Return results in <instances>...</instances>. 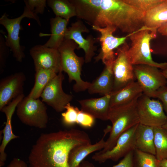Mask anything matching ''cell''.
<instances>
[{"label": "cell", "mask_w": 167, "mask_h": 167, "mask_svg": "<svg viewBox=\"0 0 167 167\" xmlns=\"http://www.w3.org/2000/svg\"><path fill=\"white\" fill-rule=\"evenodd\" d=\"M78 18L92 26L115 27L130 34L144 26L145 13L124 0H71Z\"/></svg>", "instance_id": "obj_1"}, {"label": "cell", "mask_w": 167, "mask_h": 167, "mask_svg": "<svg viewBox=\"0 0 167 167\" xmlns=\"http://www.w3.org/2000/svg\"><path fill=\"white\" fill-rule=\"evenodd\" d=\"M91 143L85 131L75 129L41 134L33 145L28 160L30 167H70L69 155L75 147ZM78 167H81V165Z\"/></svg>", "instance_id": "obj_2"}, {"label": "cell", "mask_w": 167, "mask_h": 167, "mask_svg": "<svg viewBox=\"0 0 167 167\" xmlns=\"http://www.w3.org/2000/svg\"><path fill=\"white\" fill-rule=\"evenodd\" d=\"M139 97L127 103L110 108L108 120L110 121L112 126L105 147L100 151L105 152L112 149L120 135L139 123L137 109Z\"/></svg>", "instance_id": "obj_3"}, {"label": "cell", "mask_w": 167, "mask_h": 167, "mask_svg": "<svg viewBox=\"0 0 167 167\" xmlns=\"http://www.w3.org/2000/svg\"><path fill=\"white\" fill-rule=\"evenodd\" d=\"M157 31L156 28H148L144 26L130 36L131 44L128 50V55L133 65H148L162 70L167 67V62H155L152 56L150 41L156 38Z\"/></svg>", "instance_id": "obj_4"}, {"label": "cell", "mask_w": 167, "mask_h": 167, "mask_svg": "<svg viewBox=\"0 0 167 167\" xmlns=\"http://www.w3.org/2000/svg\"><path fill=\"white\" fill-rule=\"evenodd\" d=\"M78 47L74 41L65 39L58 49L60 55L62 71L67 74L69 82L75 81L73 90L76 92L88 90L91 84L81 78L82 67L85 61L84 58L75 54V50Z\"/></svg>", "instance_id": "obj_5"}, {"label": "cell", "mask_w": 167, "mask_h": 167, "mask_svg": "<svg viewBox=\"0 0 167 167\" xmlns=\"http://www.w3.org/2000/svg\"><path fill=\"white\" fill-rule=\"evenodd\" d=\"M24 18L33 19L36 20L39 25L41 26L37 15L32 13L26 6L24 7L23 13L19 17L10 19L5 13L0 18V24L5 27L7 32V36L5 39L6 45L12 52L13 57L19 62H22L25 56L23 47L20 44L19 36L20 23Z\"/></svg>", "instance_id": "obj_6"}, {"label": "cell", "mask_w": 167, "mask_h": 167, "mask_svg": "<svg viewBox=\"0 0 167 167\" xmlns=\"http://www.w3.org/2000/svg\"><path fill=\"white\" fill-rule=\"evenodd\" d=\"M16 109L17 115L23 124L40 129L46 127L49 119L47 107L39 99L24 97Z\"/></svg>", "instance_id": "obj_7"}, {"label": "cell", "mask_w": 167, "mask_h": 167, "mask_svg": "<svg viewBox=\"0 0 167 167\" xmlns=\"http://www.w3.org/2000/svg\"><path fill=\"white\" fill-rule=\"evenodd\" d=\"M137 109L139 123L153 127H162L167 122L161 102L143 93L138 99Z\"/></svg>", "instance_id": "obj_8"}, {"label": "cell", "mask_w": 167, "mask_h": 167, "mask_svg": "<svg viewBox=\"0 0 167 167\" xmlns=\"http://www.w3.org/2000/svg\"><path fill=\"white\" fill-rule=\"evenodd\" d=\"M129 46L126 42L118 48L117 57L113 65V85L111 94L123 88L135 79L132 64L128 55Z\"/></svg>", "instance_id": "obj_9"}, {"label": "cell", "mask_w": 167, "mask_h": 167, "mask_svg": "<svg viewBox=\"0 0 167 167\" xmlns=\"http://www.w3.org/2000/svg\"><path fill=\"white\" fill-rule=\"evenodd\" d=\"M133 67L136 81L146 95L155 98L156 91L166 85L167 81L158 68L146 65H133Z\"/></svg>", "instance_id": "obj_10"}, {"label": "cell", "mask_w": 167, "mask_h": 167, "mask_svg": "<svg viewBox=\"0 0 167 167\" xmlns=\"http://www.w3.org/2000/svg\"><path fill=\"white\" fill-rule=\"evenodd\" d=\"M92 28L101 34L98 39L101 43V49L99 54L95 57V61H98L101 60L105 65L113 64L115 58L114 49L126 42L127 38L133 32L125 36L118 37L113 35V33L117 29L114 26H108L102 28L92 26Z\"/></svg>", "instance_id": "obj_11"}, {"label": "cell", "mask_w": 167, "mask_h": 167, "mask_svg": "<svg viewBox=\"0 0 167 167\" xmlns=\"http://www.w3.org/2000/svg\"><path fill=\"white\" fill-rule=\"evenodd\" d=\"M64 78L62 71L58 73L45 87L40 96L43 102L58 112L65 110V107L73 98L72 95L66 93L62 89Z\"/></svg>", "instance_id": "obj_12"}, {"label": "cell", "mask_w": 167, "mask_h": 167, "mask_svg": "<svg viewBox=\"0 0 167 167\" xmlns=\"http://www.w3.org/2000/svg\"><path fill=\"white\" fill-rule=\"evenodd\" d=\"M138 124L120 135L112 149L105 152L99 151L93 155L92 159L99 163H104L108 160L117 161L131 152L134 151L135 149V135Z\"/></svg>", "instance_id": "obj_13"}, {"label": "cell", "mask_w": 167, "mask_h": 167, "mask_svg": "<svg viewBox=\"0 0 167 167\" xmlns=\"http://www.w3.org/2000/svg\"><path fill=\"white\" fill-rule=\"evenodd\" d=\"M89 32V30L81 20H79L71 24V26L67 28L65 39L72 40L78 45V49H82L85 53L84 61L86 63L91 62L95 55L96 47L95 45L96 39L91 35L85 39L82 33Z\"/></svg>", "instance_id": "obj_14"}, {"label": "cell", "mask_w": 167, "mask_h": 167, "mask_svg": "<svg viewBox=\"0 0 167 167\" xmlns=\"http://www.w3.org/2000/svg\"><path fill=\"white\" fill-rule=\"evenodd\" d=\"M30 54L33 60L35 71L43 69L52 70L57 73L62 72L58 49L39 45L30 49Z\"/></svg>", "instance_id": "obj_15"}, {"label": "cell", "mask_w": 167, "mask_h": 167, "mask_svg": "<svg viewBox=\"0 0 167 167\" xmlns=\"http://www.w3.org/2000/svg\"><path fill=\"white\" fill-rule=\"evenodd\" d=\"M26 78L22 72L12 74L0 81V110L13 99L24 93Z\"/></svg>", "instance_id": "obj_16"}, {"label": "cell", "mask_w": 167, "mask_h": 167, "mask_svg": "<svg viewBox=\"0 0 167 167\" xmlns=\"http://www.w3.org/2000/svg\"><path fill=\"white\" fill-rule=\"evenodd\" d=\"M25 97L24 94L13 99L0 110L6 115V121L5 126L2 131L3 137L0 146V167H2L5 164L7 157L5 152L7 144L12 140L17 139L19 136L15 135L12 131L11 120L13 115L19 103Z\"/></svg>", "instance_id": "obj_17"}, {"label": "cell", "mask_w": 167, "mask_h": 167, "mask_svg": "<svg viewBox=\"0 0 167 167\" xmlns=\"http://www.w3.org/2000/svg\"><path fill=\"white\" fill-rule=\"evenodd\" d=\"M111 95L78 101L81 106V110L91 115L95 119L106 121L108 120Z\"/></svg>", "instance_id": "obj_18"}, {"label": "cell", "mask_w": 167, "mask_h": 167, "mask_svg": "<svg viewBox=\"0 0 167 167\" xmlns=\"http://www.w3.org/2000/svg\"><path fill=\"white\" fill-rule=\"evenodd\" d=\"M111 126H108L104 130V134L101 139L93 144H85L77 146L73 148L70 152L68 163L70 167H78L84 159L89 154L96 151L101 150L105 147V141L104 138L110 132Z\"/></svg>", "instance_id": "obj_19"}, {"label": "cell", "mask_w": 167, "mask_h": 167, "mask_svg": "<svg viewBox=\"0 0 167 167\" xmlns=\"http://www.w3.org/2000/svg\"><path fill=\"white\" fill-rule=\"evenodd\" d=\"M113 64L105 65L99 76L91 83L87 90L89 94L98 93L103 96L111 94L113 85Z\"/></svg>", "instance_id": "obj_20"}, {"label": "cell", "mask_w": 167, "mask_h": 167, "mask_svg": "<svg viewBox=\"0 0 167 167\" xmlns=\"http://www.w3.org/2000/svg\"><path fill=\"white\" fill-rule=\"evenodd\" d=\"M154 127L138 124L135 135V149L155 156Z\"/></svg>", "instance_id": "obj_21"}, {"label": "cell", "mask_w": 167, "mask_h": 167, "mask_svg": "<svg viewBox=\"0 0 167 167\" xmlns=\"http://www.w3.org/2000/svg\"><path fill=\"white\" fill-rule=\"evenodd\" d=\"M143 93L142 90L137 81L128 84L119 91L111 95L110 107L127 103L139 97Z\"/></svg>", "instance_id": "obj_22"}, {"label": "cell", "mask_w": 167, "mask_h": 167, "mask_svg": "<svg viewBox=\"0 0 167 167\" xmlns=\"http://www.w3.org/2000/svg\"><path fill=\"white\" fill-rule=\"evenodd\" d=\"M69 21L55 16L50 19V37L44 45L47 47L58 49L64 40Z\"/></svg>", "instance_id": "obj_23"}, {"label": "cell", "mask_w": 167, "mask_h": 167, "mask_svg": "<svg viewBox=\"0 0 167 167\" xmlns=\"http://www.w3.org/2000/svg\"><path fill=\"white\" fill-rule=\"evenodd\" d=\"M167 23V0L145 13L144 26L158 29Z\"/></svg>", "instance_id": "obj_24"}, {"label": "cell", "mask_w": 167, "mask_h": 167, "mask_svg": "<svg viewBox=\"0 0 167 167\" xmlns=\"http://www.w3.org/2000/svg\"><path fill=\"white\" fill-rule=\"evenodd\" d=\"M35 71L34 84L28 96L32 98L37 99L40 97L45 87L58 73L52 70L43 69Z\"/></svg>", "instance_id": "obj_25"}, {"label": "cell", "mask_w": 167, "mask_h": 167, "mask_svg": "<svg viewBox=\"0 0 167 167\" xmlns=\"http://www.w3.org/2000/svg\"><path fill=\"white\" fill-rule=\"evenodd\" d=\"M47 2L56 16L69 21L71 18L77 16L75 7L69 0H48Z\"/></svg>", "instance_id": "obj_26"}, {"label": "cell", "mask_w": 167, "mask_h": 167, "mask_svg": "<svg viewBox=\"0 0 167 167\" xmlns=\"http://www.w3.org/2000/svg\"><path fill=\"white\" fill-rule=\"evenodd\" d=\"M155 156L159 161L167 159V129L154 127Z\"/></svg>", "instance_id": "obj_27"}, {"label": "cell", "mask_w": 167, "mask_h": 167, "mask_svg": "<svg viewBox=\"0 0 167 167\" xmlns=\"http://www.w3.org/2000/svg\"><path fill=\"white\" fill-rule=\"evenodd\" d=\"M133 161L135 167H160L155 155L136 149L134 151Z\"/></svg>", "instance_id": "obj_28"}, {"label": "cell", "mask_w": 167, "mask_h": 167, "mask_svg": "<svg viewBox=\"0 0 167 167\" xmlns=\"http://www.w3.org/2000/svg\"><path fill=\"white\" fill-rule=\"evenodd\" d=\"M164 0H124L126 3L146 13L161 3Z\"/></svg>", "instance_id": "obj_29"}, {"label": "cell", "mask_w": 167, "mask_h": 167, "mask_svg": "<svg viewBox=\"0 0 167 167\" xmlns=\"http://www.w3.org/2000/svg\"><path fill=\"white\" fill-rule=\"evenodd\" d=\"M65 108L66 111L61 114L63 123L66 126H70L76 123L79 109L70 103L67 104Z\"/></svg>", "instance_id": "obj_30"}, {"label": "cell", "mask_w": 167, "mask_h": 167, "mask_svg": "<svg viewBox=\"0 0 167 167\" xmlns=\"http://www.w3.org/2000/svg\"><path fill=\"white\" fill-rule=\"evenodd\" d=\"M24 2L25 6L36 15L44 13L47 2L45 0H25Z\"/></svg>", "instance_id": "obj_31"}, {"label": "cell", "mask_w": 167, "mask_h": 167, "mask_svg": "<svg viewBox=\"0 0 167 167\" xmlns=\"http://www.w3.org/2000/svg\"><path fill=\"white\" fill-rule=\"evenodd\" d=\"M10 48L6 45L5 39L0 34V73L2 74L6 66Z\"/></svg>", "instance_id": "obj_32"}, {"label": "cell", "mask_w": 167, "mask_h": 167, "mask_svg": "<svg viewBox=\"0 0 167 167\" xmlns=\"http://www.w3.org/2000/svg\"><path fill=\"white\" fill-rule=\"evenodd\" d=\"M94 119L95 118L91 115L79 110L76 123L84 127L90 128L93 125Z\"/></svg>", "instance_id": "obj_33"}, {"label": "cell", "mask_w": 167, "mask_h": 167, "mask_svg": "<svg viewBox=\"0 0 167 167\" xmlns=\"http://www.w3.org/2000/svg\"><path fill=\"white\" fill-rule=\"evenodd\" d=\"M155 98L161 101L167 116V86L165 85L159 88L155 93Z\"/></svg>", "instance_id": "obj_34"}, {"label": "cell", "mask_w": 167, "mask_h": 167, "mask_svg": "<svg viewBox=\"0 0 167 167\" xmlns=\"http://www.w3.org/2000/svg\"><path fill=\"white\" fill-rule=\"evenodd\" d=\"M134 151L131 152L123 157L117 164L112 167H135L133 161Z\"/></svg>", "instance_id": "obj_35"}, {"label": "cell", "mask_w": 167, "mask_h": 167, "mask_svg": "<svg viewBox=\"0 0 167 167\" xmlns=\"http://www.w3.org/2000/svg\"><path fill=\"white\" fill-rule=\"evenodd\" d=\"M7 167H28L27 164L24 161L18 158H14Z\"/></svg>", "instance_id": "obj_36"}, {"label": "cell", "mask_w": 167, "mask_h": 167, "mask_svg": "<svg viewBox=\"0 0 167 167\" xmlns=\"http://www.w3.org/2000/svg\"><path fill=\"white\" fill-rule=\"evenodd\" d=\"M157 31L162 36L167 37V23L159 28Z\"/></svg>", "instance_id": "obj_37"}, {"label": "cell", "mask_w": 167, "mask_h": 167, "mask_svg": "<svg viewBox=\"0 0 167 167\" xmlns=\"http://www.w3.org/2000/svg\"><path fill=\"white\" fill-rule=\"evenodd\" d=\"M80 165L81 167H95L92 163L88 161H83Z\"/></svg>", "instance_id": "obj_38"}, {"label": "cell", "mask_w": 167, "mask_h": 167, "mask_svg": "<svg viewBox=\"0 0 167 167\" xmlns=\"http://www.w3.org/2000/svg\"><path fill=\"white\" fill-rule=\"evenodd\" d=\"M159 164L160 167H167V159L159 161Z\"/></svg>", "instance_id": "obj_39"}, {"label": "cell", "mask_w": 167, "mask_h": 167, "mask_svg": "<svg viewBox=\"0 0 167 167\" xmlns=\"http://www.w3.org/2000/svg\"><path fill=\"white\" fill-rule=\"evenodd\" d=\"M161 71L163 75L167 81V67L165 69L162 70Z\"/></svg>", "instance_id": "obj_40"}, {"label": "cell", "mask_w": 167, "mask_h": 167, "mask_svg": "<svg viewBox=\"0 0 167 167\" xmlns=\"http://www.w3.org/2000/svg\"><path fill=\"white\" fill-rule=\"evenodd\" d=\"M162 127L167 129V122Z\"/></svg>", "instance_id": "obj_41"}]
</instances>
